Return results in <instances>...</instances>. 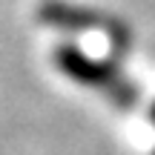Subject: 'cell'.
<instances>
[{
    "label": "cell",
    "mask_w": 155,
    "mask_h": 155,
    "mask_svg": "<svg viewBox=\"0 0 155 155\" xmlns=\"http://www.w3.org/2000/svg\"><path fill=\"white\" fill-rule=\"evenodd\" d=\"M150 124H152V135H155V106H152V112H150ZM152 155H155V138H152Z\"/></svg>",
    "instance_id": "7a4b0ae2"
},
{
    "label": "cell",
    "mask_w": 155,
    "mask_h": 155,
    "mask_svg": "<svg viewBox=\"0 0 155 155\" xmlns=\"http://www.w3.org/2000/svg\"><path fill=\"white\" fill-rule=\"evenodd\" d=\"M55 66L61 69L69 81H75L78 86L89 89V92L101 95L104 101L115 104L118 109H127L135 101V86L127 81V75L118 66L98 58H89L78 46H58L55 52Z\"/></svg>",
    "instance_id": "6da1fadb"
}]
</instances>
